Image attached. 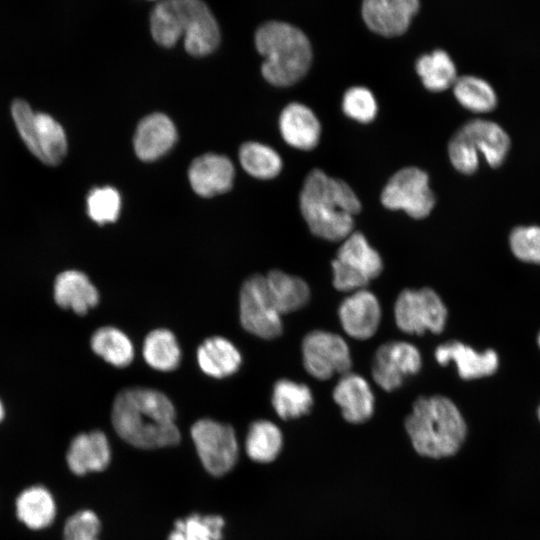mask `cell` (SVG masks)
I'll return each instance as SVG.
<instances>
[{
	"instance_id": "cell-31",
	"label": "cell",
	"mask_w": 540,
	"mask_h": 540,
	"mask_svg": "<svg viewBox=\"0 0 540 540\" xmlns=\"http://www.w3.org/2000/svg\"><path fill=\"white\" fill-rule=\"evenodd\" d=\"M150 32L156 43L169 48L183 36L182 12L179 0H161L150 14Z\"/></svg>"
},
{
	"instance_id": "cell-21",
	"label": "cell",
	"mask_w": 540,
	"mask_h": 540,
	"mask_svg": "<svg viewBox=\"0 0 540 540\" xmlns=\"http://www.w3.org/2000/svg\"><path fill=\"white\" fill-rule=\"evenodd\" d=\"M279 129L287 144L301 150L314 149L321 137V124L314 112L296 102L282 110Z\"/></svg>"
},
{
	"instance_id": "cell-32",
	"label": "cell",
	"mask_w": 540,
	"mask_h": 540,
	"mask_svg": "<svg viewBox=\"0 0 540 540\" xmlns=\"http://www.w3.org/2000/svg\"><path fill=\"white\" fill-rule=\"evenodd\" d=\"M91 348L106 362L120 368L130 365L134 358V347L129 337L111 326L101 327L93 333Z\"/></svg>"
},
{
	"instance_id": "cell-43",
	"label": "cell",
	"mask_w": 540,
	"mask_h": 540,
	"mask_svg": "<svg viewBox=\"0 0 540 540\" xmlns=\"http://www.w3.org/2000/svg\"><path fill=\"white\" fill-rule=\"evenodd\" d=\"M537 342H538V345H539V348H540V332L538 334Z\"/></svg>"
},
{
	"instance_id": "cell-20",
	"label": "cell",
	"mask_w": 540,
	"mask_h": 540,
	"mask_svg": "<svg viewBox=\"0 0 540 540\" xmlns=\"http://www.w3.org/2000/svg\"><path fill=\"white\" fill-rule=\"evenodd\" d=\"M69 469L82 476L105 470L111 461V448L106 435L98 430L78 434L66 455Z\"/></svg>"
},
{
	"instance_id": "cell-44",
	"label": "cell",
	"mask_w": 540,
	"mask_h": 540,
	"mask_svg": "<svg viewBox=\"0 0 540 540\" xmlns=\"http://www.w3.org/2000/svg\"><path fill=\"white\" fill-rule=\"evenodd\" d=\"M538 418H539V420H540V406H539V408H538Z\"/></svg>"
},
{
	"instance_id": "cell-29",
	"label": "cell",
	"mask_w": 540,
	"mask_h": 540,
	"mask_svg": "<svg viewBox=\"0 0 540 540\" xmlns=\"http://www.w3.org/2000/svg\"><path fill=\"white\" fill-rule=\"evenodd\" d=\"M282 446V432L273 422L256 420L249 426L245 451L251 460L258 463L272 462L280 454Z\"/></svg>"
},
{
	"instance_id": "cell-19",
	"label": "cell",
	"mask_w": 540,
	"mask_h": 540,
	"mask_svg": "<svg viewBox=\"0 0 540 540\" xmlns=\"http://www.w3.org/2000/svg\"><path fill=\"white\" fill-rule=\"evenodd\" d=\"M177 139L171 119L162 113L143 118L137 126L133 144L136 155L143 161H153L167 153Z\"/></svg>"
},
{
	"instance_id": "cell-9",
	"label": "cell",
	"mask_w": 540,
	"mask_h": 540,
	"mask_svg": "<svg viewBox=\"0 0 540 540\" xmlns=\"http://www.w3.org/2000/svg\"><path fill=\"white\" fill-rule=\"evenodd\" d=\"M381 202L384 207L403 210L415 219L427 217L435 206L427 173L417 167L398 170L383 188Z\"/></svg>"
},
{
	"instance_id": "cell-27",
	"label": "cell",
	"mask_w": 540,
	"mask_h": 540,
	"mask_svg": "<svg viewBox=\"0 0 540 540\" xmlns=\"http://www.w3.org/2000/svg\"><path fill=\"white\" fill-rule=\"evenodd\" d=\"M16 514L28 528L39 530L53 522L56 504L48 489L35 485L23 490L17 497Z\"/></svg>"
},
{
	"instance_id": "cell-37",
	"label": "cell",
	"mask_w": 540,
	"mask_h": 540,
	"mask_svg": "<svg viewBox=\"0 0 540 540\" xmlns=\"http://www.w3.org/2000/svg\"><path fill=\"white\" fill-rule=\"evenodd\" d=\"M342 110L357 122L369 123L375 119L378 105L371 90L364 86H353L343 95Z\"/></svg>"
},
{
	"instance_id": "cell-34",
	"label": "cell",
	"mask_w": 540,
	"mask_h": 540,
	"mask_svg": "<svg viewBox=\"0 0 540 540\" xmlns=\"http://www.w3.org/2000/svg\"><path fill=\"white\" fill-rule=\"evenodd\" d=\"M224 527L220 515L192 513L176 520L167 540H221Z\"/></svg>"
},
{
	"instance_id": "cell-35",
	"label": "cell",
	"mask_w": 540,
	"mask_h": 540,
	"mask_svg": "<svg viewBox=\"0 0 540 540\" xmlns=\"http://www.w3.org/2000/svg\"><path fill=\"white\" fill-rule=\"evenodd\" d=\"M239 160L248 174L259 179H271L282 169L280 155L273 148L258 142L243 144Z\"/></svg>"
},
{
	"instance_id": "cell-13",
	"label": "cell",
	"mask_w": 540,
	"mask_h": 540,
	"mask_svg": "<svg viewBox=\"0 0 540 540\" xmlns=\"http://www.w3.org/2000/svg\"><path fill=\"white\" fill-rule=\"evenodd\" d=\"M419 8V0H362L360 13L370 32L397 38L407 32Z\"/></svg>"
},
{
	"instance_id": "cell-39",
	"label": "cell",
	"mask_w": 540,
	"mask_h": 540,
	"mask_svg": "<svg viewBox=\"0 0 540 540\" xmlns=\"http://www.w3.org/2000/svg\"><path fill=\"white\" fill-rule=\"evenodd\" d=\"M101 522L91 510H81L71 515L65 522L63 536L67 538L98 537Z\"/></svg>"
},
{
	"instance_id": "cell-1",
	"label": "cell",
	"mask_w": 540,
	"mask_h": 540,
	"mask_svg": "<svg viewBox=\"0 0 540 540\" xmlns=\"http://www.w3.org/2000/svg\"><path fill=\"white\" fill-rule=\"evenodd\" d=\"M173 403L162 392L150 388L120 391L112 407V424L117 434L140 449L175 446L181 439L175 424Z\"/></svg>"
},
{
	"instance_id": "cell-38",
	"label": "cell",
	"mask_w": 540,
	"mask_h": 540,
	"mask_svg": "<svg viewBox=\"0 0 540 540\" xmlns=\"http://www.w3.org/2000/svg\"><path fill=\"white\" fill-rule=\"evenodd\" d=\"M513 254L521 261L540 264V227L519 226L509 236Z\"/></svg>"
},
{
	"instance_id": "cell-28",
	"label": "cell",
	"mask_w": 540,
	"mask_h": 540,
	"mask_svg": "<svg viewBox=\"0 0 540 540\" xmlns=\"http://www.w3.org/2000/svg\"><path fill=\"white\" fill-rule=\"evenodd\" d=\"M313 403V394L306 384L289 379H280L274 384L272 405L276 414L284 420L308 414Z\"/></svg>"
},
{
	"instance_id": "cell-4",
	"label": "cell",
	"mask_w": 540,
	"mask_h": 540,
	"mask_svg": "<svg viewBox=\"0 0 540 540\" xmlns=\"http://www.w3.org/2000/svg\"><path fill=\"white\" fill-rule=\"evenodd\" d=\"M255 45L263 57L261 73L272 85L291 86L309 72L314 51L306 33L283 20H269L258 27Z\"/></svg>"
},
{
	"instance_id": "cell-42",
	"label": "cell",
	"mask_w": 540,
	"mask_h": 540,
	"mask_svg": "<svg viewBox=\"0 0 540 540\" xmlns=\"http://www.w3.org/2000/svg\"><path fill=\"white\" fill-rule=\"evenodd\" d=\"M3 417H4V408H3L2 402L0 401V421L3 419Z\"/></svg>"
},
{
	"instance_id": "cell-17",
	"label": "cell",
	"mask_w": 540,
	"mask_h": 540,
	"mask_svg": "<svg viewBox=\"0 0 540 540\" xmlns=\"http://www.w3.org/2000/svg\"><path fill=\"white\" fill-rule=\"evenodd\" d=\"M332 397L349 423L361 424L374 413L373 391L366 379L356 373L343 374L333 389Z\"/></svg>"
},
{
	"instance_id": "cell-10",
	"label": "cell",
	"mask_w": 540,
	"mask_h": 540,
	"mask_svg": "<svg viewBox=\"0 0 540 540\" xmlns=\"http://www.w3.org/2000/svg\"><path fill=\"white\" fill-rule=\"evenodd\" d=\"M239 314L243 328L263 339H273L282 333L281 314L275 308L265 276L256 274L244 281L239 295Z\"/></svg>"
},
{
	"instance_id": "cell-7",
	"label": "cell",
	"mask_w": 540,
	"mask_h": 540,
	"mask_svg": "<svg viewBox=\"0 0 540 540\" xmlns=\"http://www.w3.org/2000/svg\"><path fill=\"white\" fill-rule=\"evenodd\" d=\"M397 327L407 334L423 335L426 332H443L448 310L441 297L431 288L405 289L394 304Z\"/></svg>"
},
{
	"instance_id": "cell-11",
	"label": "cell",
	"mask_w": 540,
	"mask_h": 540,
	"mask_svg": "<svg viewBox=\"0 0 540 540\" xmlns=\"http://www.w3.org/2000/svg\"><path fill=\"white\" fill-rule=\"evenodd\" d=\"M303 366L318 380L330 379L335 374H346L352 366L346 341L335 333L314 330L302 341Z\"/></svg>"
},
{
	"instance_id": "cell-40",
	"label": "cell",
	"mask_w": 540,
	"mask_h": 540,
	"mask_svg": "<svg viewBox=\"0 0 540 540\" xmlns=\"http://www.w3.org/2000/svg\"><path fill=\"white\" fill-rule=\"evenodd\" d=\"M332 283L335 289L342 292H355L365 289L369 280L360 273L347 267L337 259L331 262Z\"/></svg>"
},
{
	"instance_id": "cell-23",
	"label": "cell",
	"mask_w": 540,
	"mask_h": 540,
	"mask_svg": "<svg viewBox=\"0 0 540 540\" xmlns=\"http://www.w3.org/2000/svg\"><path fill=\"white\" fill-rule=\"evenodd\" d=\"M197 362L206 375L224 378L239 369L242 357L232 342L224 337L214 336L198 347Z\"/></svg>"
},
{
	"instance_id": "cell-36",
	"label": "cell",
	"mask_w": 540,
	"mask_h": 540,
	"mask_svg": "<svg viewBox=\"0 0 540 540\" xmlns=\"http://www.w3.org/2000/svg\"><path fill=\"white\" fill-rule=\"evenodd\" d=\"M120 210L121 197L113 187H96L87 196V213L100 225L115 222Z\"/></svg>"
},
{
	"instance_id": "cell-18",
	"label": "cell",
	"mask_w": 540,
	"mask_h": 540,
	"mask_svg": "<svg viewBox=\"0 0 540 540\" xmlns=\"http://www.w3.org/2000/svg\"><path fill=\"white\" fill-rule=\"evenodd\" d=\"M234 174V166L229 158L207 153L193 160L188 170V179L198 195L212 197L231 188Z\"/></svg>"
},
{
	"instance_id": "cell-16",
	"label": "cell",
	"mask_w": 540,
	"mask_h": 540,
	"mask_svg": "<svg viewBox=\"0 0 540 540\" xmlns=\"http://www.w3.org/2000/svg\"><path fill=\"white\" fill-rule=\"evenodd\" d=\"M434 357L440 365L454 362L459 376L464 380L490 376L499 366V358L494 350L478 352L459 341L440 344L434 351Z\"/></svg>"
},
{
	"instance_id": "cell-25",
	"label": "cell",
	"mask_w": 540,
	"mask_h": 540,
	"mask_svg": "<svg viewBox=\"0 0 540 540\" xmlns=\"http://www.w3.org/2000/svg\"><path fill=\"white\" fill-rule=\"evenodd\" d=\"M265 280L269 296L281 315L301 309L310 299L308 284L297 276L272 270Z\"/></svg>"
},
{
	"instance_id": "cell-12",
	"label": "cell",
	"mask_w": 540,
	"mask_h": 540,
	"mask_svg": "<svg viewBox=\"0 0 540 540\" xmlns=\"http://www.w3.org/2000/svg\"><path fill=\"white\" fill-rule=\"evenodd\" d=\"M422 367L419 349L405 341H390L378 347L372 362V377L377 385L392 392L400 388L408 376Z\"/></svg>"
},
{
	"instance_id": "cell-5",
	"label": "cell",
	"mask_w": 540,
	"mask_h": 540,
	"mask_svg": "<svg viewBox=\"0 0 540 540\" xmlns=\"http://www.w3.org/2000/svg\"><path fill=\"white\" fill-rule=\"evenodd\" d=\"M510 146V138L500 125L489 120L474 119L452 136L448 155L456 170L470 175L479 167V152L492 168H497L505 161Z\"/></svg>"
},
{
	"instance_id": "cell-24",
	"label": "cell",
	"mask_w": 540,
	"mask_h": 540,
	"mask_svg": "<svg viewBox=\"0 0 540 540\" xmlns=\"http://www.w3.org/2000/svg\"><path fill=\"white\" fill-rule=\"evenodd\" d=\"M414 68L423 86L432 92L447 90L458 78L454 59L442 48L420 54Z\"/></svg>"
},
{
	"instance_id": "cell-6",
	"label": "cell",
	"mask_w": 540,
	"mask_h": 540,
	"mask_svg": "<svg viewBox=\"0 0 540 540\" xmlns=\"http://www.w3.org/2000/svg\"><path fill=\"white\" fill-rule=\"evenodd\" d=\"M15 126L30 152L47 165H57L67 152L63 127L51 115L34 112L29 104L16 99L11 105Z\"/></svg>"
},
{
	"instance_id": "cell-26",
	"label": "cell",
	"mask_w": 540,
	"mask_h": 540,
	"mask_svg": "<svg viewBox=\"0 0 540 540\" xmlns=\"http://www.w3.org/2000/svg\"><path fill=\"white\" fill-rule=\"evenodd\" d=\"M338 261L360 273L369 281L377 278L383 271L380 254L370 246L360 232H352L344 240L337 251Z\"/></svg>"
},
{
	"instance_id": "cell-15",
	"label": "cell",
	"mask_w": 540,
	"mask_h": 540,
	"mask_svg": "<svg viewBox=\"0 0 540 540\" xmlns=\"http://www.w3.org/2000/svg\"><path fill=\"white\" fill-rule=\"evenodd\" d=\"M381 306L374 293L365 289L352 292L338 307V317L344 332L351 338L367 340L378 330Z\"/></svg>"
},
{
	"instance_id": "cell-30",
	"label": "cell",
	"mask_w": 540,
	"mask_h": 540,
	"mask_svg": "<svg viewBox=\"0 0 540 540\" xmlns=\"http://www.w3.org/2000/svg\"><path fill=\"white\" fill-rule=\"evenodd\" d=\"M143 357L155 370L169 372L180 363L181 350L175 335L168 329H155L148 333L143 343Z\"/></svg>"
},
{
	"instance_id": "cell-8",
	"label": "cell",
	"mask_w": 540,
	"mask_h": 540,
	"mask_svg": "<svg viewBox=\"0 0 540 540\" xmlns=\"http://www.w3.org/2000/svg\"><path fill=\"white\" fill-rule=\"evenodd\" d=\"M190 432L199 459L210 475L224 476L233 469L239 447L232 426L204 418L196 421Z\"/></svg>"
},
{
	"instance_id": "cell-33",
	"label": "cell",
	"mask_w": 540,
	"mask_h": 540,
	"mask_svg": "<svg viewBox=\"0 0 540 540\" xmlns=\"http://www.w3.org/2000/svg\"><path fill=\"white\" fill-rule=\"evenodd\" d=\"M457 101L475 113H487L495 109L497 96L492 86L474 75L458 76L452 86Z\"/></svg>"
},
{
	"instance_id": "cell-41",
	"label": "cell",
	"mask_w": 540,
	"mask_h": 540,
	"mask_svg": "<svg viewBox=\"0 0 540 540\" xmlns=\"http://www.w3.org/2000/svg\"><path fill=\"white\" fill-rule=\"evenodd\" d=\"M64 540H99L98 537H88V538H67Z\"/></svg>"
},
{
	"instance_id": "cell-2",
	"label": "cell",
	"mask_w": 540,
	"mask_h": 540,
	"mask_svg": "<svg viewBox=\"0 0 540 540\" xmlns=\"http://www.w3.org/2000/svg\"><path fill=\"white\" fill-rule=\"evenodd\" d=\"M299 203L310 231L332 242L343 241L353 232L354 216L361 210V203L352 188L320 169L307 175Z\"/></svg>"
},
{
	"instance_id": "cell-14",
	"label": "cell",
	"mask_w": 540,
	"mask_h": 540,
	"mask_svg": "<svg viewBox=\"0 0 540 540\" xmlns=\"http://www.w3.org/2000/svg\"><path fill=\"white\" fill-rule=\"evenodd\" d=\"M184 46L192 56H205L220 43V28L211 9L203 0H179Z\"/></svg>"
},
{
	"instance_id": "cell-3",
	"label": "cell",
	"mask_w": 540,
	"mask_h": 540,
	"mask_svg": "<svg viewBox=\"0 0 540 540\" xmlns=\"http://www.w3.org/2000/svg\"><path fill=\"white\" fill-rule=\"evenodd\" d=\"M405 429L414 450L433 459L456 454L467 435L460 410L442 395L419 397L405 420Z\"/></svg>"
},
{
	"instance_id": "cell-22",
	"label": "cell",
	"mask_w": 540,
	"mask_h": 540,
	"mask_svg": "<svg viewBox=\"0 0 540 540\" xmlns=\"http://www.w3.org/2000/svg\"><path fill=\"white\" fill-rule=\"evenodd\" d=\"M54 299L60 307L83 315L97 305L99 293L87 275L81 271L67 270L55 279Z\"/></svg>"
}]
</instances>
